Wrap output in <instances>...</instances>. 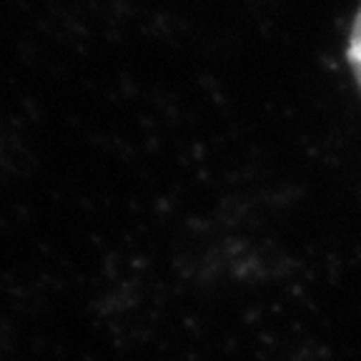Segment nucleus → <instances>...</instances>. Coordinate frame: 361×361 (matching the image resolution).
Instances as JSON below:
<instances>
[{
    "mask_svg": "<svg viewBox=\"0 0 361 361\" xmlns=\"http://www.w3.org/2000/svg\"><path fill=\"white\" fill-rule=\"evenodd\" d=\"M346 58H349L351 68H354L356 80H359V88H361V8H359V13H356L354 30H351V40H349V51H346Z\"/></svg>",
    "mask_w": 361,
    "mask_h": 361,
    "instance_id": "obj_1",
    "label": "nucleus"
}]
</instances>
